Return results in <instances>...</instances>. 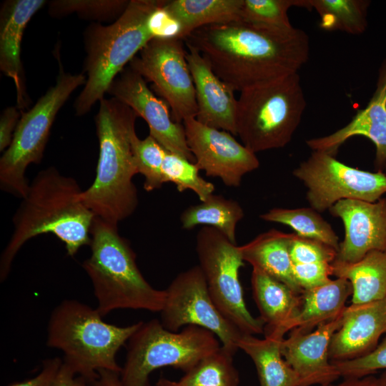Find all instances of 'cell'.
Segmentation results:
<instances>
[{
	"mask_svg": "<svg viewBox=\"0 0 386 386\" xmlns=\"http://www.w3.org/2000/svg\"><path fill=\"white\" fill-rule=\"evenodd\" d=\"M184 41L234 91L297 73L310 56V39L303 30L241 19L202 26Z\"/></svg>",
	"mask_w": 386,
	"mask_h": 386,
	"instance_id": "6da1fadb",
	"label": "cell"
},
{
	"mask_svg": "<svg viewBox=\"0 0 386 386\" xmlns=\"http://www.w3.org/2000/svg\"><path fill=\"white\" fill-rule=\"evenodd\" d=\"M81 192L75 179L54 167L36 175L13 217L14 231L0 258L1 282L8 277L22 246L36 236L55 235L71 257L90 245L95 216L81 200Z\"/></svg>",
	"mask_w": 386,
	"mask_h": 386,
	"instance_id": "7a4b0ae2",
	"label": "cell"
},
{
	"mask_svg": "<svg viewBox=\"0 0 386 386\" xmlns=\"http://www.w3.org/2000/svg\"><path fill=\"white\" fill-rule=\"evenodd\" d=\"M99 104L94 118L99 149L96 176L80 199L96 217L118 226L138 205L132 181L139 173L133 149L138 116L114 97Z\"/></svg>",
	"mask_w": 386,
	"mask_h": 386,
	"instance_id": "3957f363",
	"label": "cell"
},
{
	"mask_svg": "<svg viewBox=\"0 0 386 386\" xmlns=\"http://www.w3.org/2000/svg\"><path fill=\"white\" fill-rule=\"evenodd\" d=\"M166 0H130L112 24H90L84 32L86 56L84 72L86 81L74 103L76 115L88 113L124 66L153 38L154 13Z\"/></svg>",
	"mask_w": 386,
	"mask_h": 386,
	"instance_id": "277c9868",
	"label": "cell"
},
{
	"mask_svg": "<svg viewBox=\"0 0 386 386\" xmlns=\"http://www.w3.org/2000/svg\"><path fill=\"white\" fill-rule=\"evenodd\" d=\"M91 255L82 267L92 283L102 317L119 309L161 312L165 290L154 288L143 277L136 254L118 226L94 218L91 228Z\"/></svg>",
	"mask_w": 386,
	"mask_h": 386,
	"instance_id": "5b68a950",
	"label": "cell"
},
{
	"mask_svg": "<svg viewBox=\"0 0 386 386\" xmlns=\"http://www.w3.org/2000/svg\"><path fill=\"white\" fill-rule=\"evenodd\" d=\"M102 317L96 307L64 300L52 310L47 325L46 345L61 350L63 362L91 385L99 370L120 374L117 352L142 324L120 327Z\"/></svg>",
	"mask_w": 386,
	"mask_h": 386,
	"instance_id": "8992f818",
	"label": "cell"
},
{
	"mask_svg": "<svg viewBox=\"0 0 386 386\" xmlns=\"http://www.w3.org/2000/svg\"><path fill=\"white\" fill-rule=\"evenodd\" d=\"M306 107L298 73L240 92L237 135L254 153L285 147L292 140Z\"/></svg>",
	"mask_w": 386,
	"mask_h": 386,
	"instance_id": "52a82bcc",
	"label": "cell"
},
{
	"mask_svg": "<svg viewBox=\"0 0 386 386\" xmlns=\"http://www.w3.org/2000/svg\"><path fill=\"white\" fill-rule=\"evenodd\" d=\"M221 345L214 333L201 327L188 325L172 332L157 319L142 322L128 340L119 375L122 386H150V374L160 367H173L187 372Z\"/></svg>",
	"mask_w": 386,
	"mask_h": 386,
	"instance_id": "ba28073f",
	"label": "cell"
},
{
	"mask_svg": "<svg viewBox=\"0 0 386 386\" xmlns=\"http://www.w3.org/2000/svg\"><path fill=\"white\" fill-rule=\"evenodd\" d=\"M59 74L56 84L30 110L21 114L11 143L0 159L1 189L21 199L29 186L25 176L26 170L29 164H39L42 160L50 130L59 110L71 93L86 81L84 74L66 73L59 61Z\"/></svg>",
	"mask_w": 386,
	"mask_h": 386,
	"instance_id": "9c48e42d",
	"label": "cell"
},
{
	"mask_svg": "<svg viewBox=\"0 0 386 386\" xmlns=\"http://www.w3.org/2000/svg\"><path fill=\"white\" fill-rule=\"evenodd\" d=\"M196 252L208 291L222 314L243 334L264 333V323L248 310L239 280L244 265L239 246L216 228L204 226L196 236Z\"/></svg>",
	"mask_w": 386,
	"mask_h": 386,
	"instance_id": "30bf717a",
	"label": "cell"
},
{
	"mask_svg": "<svg viewBox=\"0 0 386 386\" xmlns=\"http://www.w3.org/2000/svg\"><path fill=\"white\" fill-rule=\"evenodd\" d=\"M307 188L306 199L318 212L343 199L375 202L386 193V174L350 167L322 151L311 155L293 170Z\"/></svg>",
	"mask_w": 386,
	"mask_h": 386,
	"instance_id": "8fae6325",
	"label": "cell"
},
{
	"mask_svg": "<svg viewBox=\"0 0 386 386\" xmlns=\"http://www.w3.org/2000/svg\"><path fill=\"white\" fill-rule=\"evenodd\" d=\"M184 43L174 36L154 37L129 63L133 70L154 84L177 123L197 114L195 88Z\"/></svg>",
	"mask_w": 386,
	"mask_h": 386,
	"instance_id": "7c38bea8",
	"label": "cell"
},
{
	"mask_svg": "<svg viewBox=\"0 0 386 386\" xmlns=\"http://www.w3.org/2000/svg\"><path fill=\"white\" fill-rule=\"evenodd\" d=\"M166 300L160 312L161 323L178 332L188 325L203 327L214 333L222 347L235 354L243 333L219 311L208 291L199 265L180 272L165 290Z\"/></svg>",
	"mask_w": 386,
	"mask_h": 386,
	"instance_id": "4fadbf2b",
	"label": "cell"
},
{
	"mask_svg": "<svg viewBox=\"0 0 386 386\" xmlns=\"http://www.w3.org/2000/svg\"><path fill=\"white\" fill-rule=\"evenodd\" d=\"M182 124L195 164L207 176L221 179L226 186L237 187L244 175L259 167L256 154L231 133L204 125L195 118L187 119Z\"/></svg>",
	"mask_w": 386,
	"mask_h": 386,
	"instance_id": "5bb4252c",
	"label": "cell"
},
{
	"mask_svg": "<svg viewBox=\"0 0 386 386\" xmlns=\"http://www.w3.org/2000/svg\"><path fill=\"white\" fill-rule=\"evenodd\" d=\"M107 93L129 107L148 124L149 135L167 152L195 163L182 123L175 122L167 104L148 88L146 80L129 66L111 84Z\"/></svg>",
	"mask_w": 386,
	"mask_h": 386,
	"instance_id": "9a60e30c",
	"label": "cell"
},
{
	"mask_svg": "<svg viewBox=\"0 0 386 386\" xmlns=\"http://www.w3.org/2000/svg\"><path fill=\"white\" fill-rule=\"evenodd\" d=\"M329 211L345 227L335 259L355 262L370 252H386V198L375 202L343 199Z\"/></svg>",
	"mask_w": 386,
	"mask_h": 386,
	"instance_id": "2e32d148",
	"label": "cell"
},
{
	"mask_svg": "<svg viewBox=\"0 0 386 386\" xmlns=\"http://www.w3.org/2000/svg\"><path fill=\"white\" fill-rule=\"evenodd\" d=\"M342 314L309 332L292 330L288 337L281 340L282 355L297 373L299 386H323L340 377L330 361L329 349L332 335L341 326Z\"/></svg>",
	"mask_w": 386,
	"mask_h": 386,
	"instance_id": "e0dca14e",
	"label": "cell"
},
{
	"mask_svg": "<svg viewBox=\"0 0 386 386\" xmlns=\"http://www.w3.org/2000/svg\"><path fill=\"white\" fill-rule=\"evenodd\" d=\"M355 136L369 139L375 147V166L377 171L386 167V60L380 67L375 91L365 108L336 132L307 140L312 151H322L335 156L339 147Z\"/></svg>",
	"mask_w": 386,
	"mask_h": 386,
	"instance_id": "ac0fdd59",
	"label": "cell"
},
{
	"mask_svg": "<svg viewBox=\"0 0 386 386\" xmlns=\"http://www.w3.org/2000/svg\"><path fill=\"white\" fill-rule=\"evenodd\" d=\"M386 334V298L345 307L340 327L332 337L330 361L342 362L365 355Z\"/></svg>",
	"mask_w": 386,
	"mask_h": 386,
	"instance_id": "d6986e66",
	"label": "cell"
},
{
	"mask_svg": "<svg viewBox=\"0 0 386 386\" xmlns=\"http://www.w3.org/2000/svg\"><path fill=\"white\" fill-rule=\"evenodd\" d=\"M186 58L193 79L197 114L196 119L207 127L237 135V99L234 91L213 71L211 66L194 47L185 44Z\"/></svg>",
	"mask_w": 386,
	"mask_h": 386,
	"instance_id": "ffe728a7",
	"label": "cell"
},
{
	"mask_svg": "<svg viewBox=\"0 0 386 386\" xmlns=\"http://www.w3.org/2000/svg\"><path fill=\"white\" fill-rule=\"evenodd\" d=\"M44 0H10L4 2L0 13V69L14 84L16 107L29 104L21 60L24 31L31 17L45 4Z\"/></svg>",
	"mask_w": 386,
	"mask_h": 386,
	"instance_id": "44dd1931",
	"label": "cell"
},
{
	"mask_svg": "<svg viewBox=\"0 0 386 386\" xmlns=\"http://www.w3.org/2000/svg\"><path fill=\"white\" fill-rule=\"evenodd\" d=\"M251 283L259 317L264 323V337L282 340L294 328L302 304V295L254 267Z\"/></svg>",
	"mask_w": 386,
	"mask_h": 386,
	"instance_id": "7402d4cb",
	"label": "cell"
},
{
	"mask_svg": "<svg viewBox=\"0 0 386 386\" xmlns=\"http://www.w3.org/2000/svg\"><path fill=\"white\" fill-rule=\"evenodd\" d=\"M294 235L295 233L272 229L239 246V250L243 260L252 267L261 269L287 284L295 292L302 295L303 290L293 274L290 255Z\"/></svg>",
	"mask_w": 386,
	"mask_h": 386,
	"instance_id": "603a6c76",
	"label": "cell"
},
{
	"mask_svg": "<svg viewBox=\"0 0 386 386\" xmlns=\"http://www.w3.org/2000/svg\"><path fill=\"white\" fill-rule=\"evenodd\" d=\"M243 0H167V14L179 25L176 38L184 40L202 26L240 19Z\"/></svg>",
	"mask_w": 386,
	"mask_h": 386,
	"instance_id": "cb8c5ba5",
	"label": "cell"
},
{
	"mask_svg": "<svg viewBox=\"0 0 386 386\" xmlns=\"http://www.w3.org/2000/svg\"><path fill=\"white\" fill-rule=\"evenodd\" d=\"M352 294L350 282L342 277L303 290L301 310L292 330L309 332L319 325L337 318L343 312L346 301Z\"/></svg>",
	"mask_w": 386,
	"mask_h": 386,
	"instance_id": "d4e9b609",
	"label": "cell"
},
{
	"mask_svg": "<svg viewBox=\"0 0 386 386\" xmlns=\"http://www.w3.org/2000/svg\"><path fill=\"white\" fill-rule=\"evenodd\" d=\"M332 267V275L350 282L352 304H364L386 298V252H370L355 262L335 259Z\"/></svg>",
	"mask_w": 386,
	"mask_h": 386,
	"instance_id": "484cf974",
	"label": "cell"
},
{
	"mask_svg": "<svg viewBox=\"0 0 386 386\" xmlns=\"http://www.w3.org/2000/svg\"><path fill=\"white\" fill-rule=\"evenodd\" d=\"M269 337L259 339L243 334L237 347L252 360L259 386H299V377L282 355L280 342Z\"/></svg>",
	"mask_w": 386,
	"mask_h": 386,
	"instance_id": "4316f807",
	"label": "cell"
},
{
	"mask_svg": "<svg viewBox=\"0 0 386 386\" xmlns=\"http://www.w3.org/2000/svg\"><path fill=\"white\" fill-rule=\"evenodd\" d=\"M244 216V210L237 201L212 194L204 201L185 209L180 215V222L184 229L201 224L216 228L236 244V227Z\"/></svg>",
	"mask_w": 386,
	"mask_h": 386,
	"instance_id": "83f0119b",
	"label": "cell"
},
{
	"mask_svg": "<svg viewBox=\"0 0 386 386\" xmlns=\"http://www.w3.org/2000/svg\"><path fill=\"white\" fill-rule=\"evenodd\" d=\"M312 9L318 14L320 26L326 31H342L360 34L367 26V0H310Z\"/></svg>",
	"mask_w": 386,
	"mask_h": 386,
	"instance_id": "f1b7e54d",
	"label": "cell"
},
{
	"mask_svg": "<svg viewBox=\"0 0 386 386\" xmlns=\"http://www.w3.org/2000/svg\"><path fill=\"white\" fill-rule=\"evenodd\" d=\"M267 222H277L289 226L298 236L317 239L328 244L337 251L339 237L332 226L312 207L287 209L275 207L260 214Z\"/></svg>",
	"mask_w": 386,
	"mask_h": 386,
	"instance_id": "f546056e",
	"label": "cell"
},
{
	"mask_svg": "<svg viewBox=\"0 0 386 386\" xmlns=\"http://www.w3.org/2000/svg\"><path fill=\"white\" fill-rule=\"evenodd\" d=\"M234 354L221 347L200 360L185 372L179 386H238L239 372L234 365Z\"/></svg>",
	"mask_w": 386,
	"mask_h": 386,
	"instance_id": "4dcf8cb0",
	"label": "cell"
},
{
	"mask_svg": "<svg viewBox=\"0 0 386 386\" xmlns=\"http://www.w3.org/2000/svg\"><path fill=\"white\" fill-rule=\"evenodd\" d=\"M292 6L312 9L310 0H243L239 16L252 24L289 29L292 26L287 12Z\"/></svg>",
	"mask_w": 386,
	"mask_h": 386,
	"instance_id": "1f68e13d",
	"label": "cell"
},
{
	"mask_svg": "<svg viewBox=\"0 0 386 386\" xmlns=\"http://www.w3.org/2000/svg\"><path fill=\"white\" fill-rule=\"evenodd\" d=\"M195 163L171 152H166L162 164V174L165 182L174 183L177 190L193 191L201 202L213 194L214 185L199 174Z\"/></svg>",
	"mask_w": 386,
	"mask_h": 386,
	"instance_id": "d6a6232c",
	"label": "cell"
},
{
	"mask_svg": "<svg viewBox=\"0 0 386 386\" xmlns=\"http://www.w3.org/2000/svg\"><path fill=\"white\" fill-rule=\"evenodd\" d=\"M129 1L127 0H55L50 1L49 14L62 17L76 13L84 19L105 21L119 18Z\"/></svg>",
	"mask_w": 386,
	"mask_h": 386,
	"instance_id": "836d02e7",
	"label": "cell"
},
{
	"mask_svg": "<svg viewBox=\"0 0 386 386\" xmlns=\"http://www.w3.org/2000/svg\"><path fill=\"white\" fill-rule=\"evenodd\" d=\"M133 149L138 172L144 177V189H159L164 183L162 164L167 151L150 135L144 139L136 135Z\"/></svg>",
	"mask_w": 386,
	"mask_h": 386,
	"instance_id": "e575fe53",
	"label": "cell"
},
{
	"mask_svg": "<svg viewBox=\"0 0 386 386\" xmlns=\"http://www.w3.org/2000/svg\"><path fill=\"white\" fill-rule=\"evenodd\" d=\"M342 378H358L386 370V334L382 342L368 354L342 362H332Z\"/></svg>",
	"mask_w": 386,
	"mask_h": 386,
	"instance_id": "d590c367",
	"label": "cell"
},
{
	"mask_svg": "<svg viewBox=\"0 0 386 386\" xmlns=\"http://www.w3.org/2000/svg\"><path fill=\"white\" fill-rule=\"evenodd\" d=\"M337 249L319 240L302 237L295 233L290 248L293 264L332 263Z\"/></svg>",
	"mask_w": 386,
	"mask_h": 386,
	"instance_id": "8d00e7d4",
	"label": "cell"
},
{
	"mask_svg": "<svg viewBox=\"0 0 386 386\" xmlns=\"http://www.w3.org/2000/svg\"><path fill=\"white\" fill-rule=\"evenodd\" d=\"M295 279L302 290L329 282L332 275V263L293 264Z\"/></svg>",
	"mask_w": 386,
	"mask_h": 386,
	"instance_id": "74e56055",
	"label": "cell"
},
{
	"mask_svg": "<svg viewBox=\"0 0 386 386\" xmlns=\"http://www.w3.org/2000/svg\"><path fill=\"white\" fill-rule=\"evenodd\" d=\"M62 364L63 360L58 357L46 359L38 375L24 381L11 382L7 386H53Z\"/></svg>",
	"mask_w": 386,
	"mask_h": 386,
	"instance_id": "f35d334b",
	"label": "cell"
},
{
	"mask_svg": "<svg viewBox=\"0 0 386 386\" xmlns=\"http://www.w3.org/2000/svg\"><path fill=\"white\" fill-rule=\"evenodd\" d=\"M19 108L7 107L0 118V151L4 152L11 144L14 132L19 121Z\"/></svg>",
	"mask_w": 386,
	"mask_h": 386,
	"instance_id": "ab89813d",
	"label": "cell"
},
{
	"mask_svg": "<svg viewBox=\"0 0 386 386\" xmlns=\"http://www.w3.org/2000/svg\"><path fill=\"white\" fill-rule=\"evenodd\" d=\"M89 383L63 362L53 386H89Z\"/></svg>",
	"mask_w": 386,
	"mask_h": 386,
	"instance_id": "60d3db41",
	"label": "cell"
},
{
	"mask_svg": "<svg viewBox=\"0 0 386 386\" xmlns=\"http://www.w3.org/2000/svg\"><path fill=\"white\" fill-rule=\"evenodd\" d=\"M323 386H380V384L378 377L370 375L358 378H343L340 382H333Z\"/></svg>",
	"mask_w": 386,
	"mask_h": 386,
	"instance_id": "b9f144b4",
	"label": "cell"
},
{
	"mask_svg": "<svg viewBox=\"0 0 386 386\" xmlns=\"http://www.w3.org/2000/svg\"><path fill=\"white\" fill-rule=\"evenodd\" d=\"M119 373L109 370H99L97 379L92 386H122Z\"/></svg>",
	"mask_w": 386,
	"mask_h": 386,
	"instance_id": "7bdbcfd3",
	"label": "cell"
},
{
	"mask_svg": "<svg viewBox=\"0 0 386 386\" xmlns=\"http://www.w3.org/2000/svg\"><path fill=\"white\" fill-rule=\"evenodd\" d=\"M154 386H179L177 381H172L164 377H160Z\"/></svg>",
	"mask_w": 386,
	"mask_h": 386,
	"instance_id": "ee69618b",
	"label": "cell"
},
{
	"mask_svg": "<svg viewBox=\"0 0 386 386\" xmlns=\"http://www.w3.org/2000/svg\"><path fill=\"white\" fill-rule=\"evenodd\" d=\"M380 386H386V370L378 377Z\"/></svg>",
	"mask_w": 386,
	"mask_h": 386,
	"instance_id": "f6af8a7d",
	"label": "cell"
},
{
	"mask_svg": "<svg viewBox=\"0 0 386 386\" xmlns=\"http://www.w3.org/2000/svg\"><path fill=\"white\" fill-rule=\"evenodd\" d=\"M384 171V172L386 174V167L385 168Z\"/></svg>",
	"mask_w": 386,
	"mask_h": 386,
	"instance_id": "bcb514c9",
	"label": "cell"
}]
</instances>
